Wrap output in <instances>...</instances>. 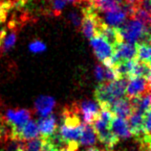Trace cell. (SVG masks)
I'll return each mask as SVG.
<instances>
[{
    "label": "cell",
    "instance_id": "6da1fadb",
    "mask_svg": "<svg viewBox=\"0 0 151 151\" xmlns=\"http://www.w3.org/2000/svg\"><path fill=\"white\" fill-rule=\"evenodd\" d=\"M128 79L121 78L112 82H101L95 90V99L101 108L108 107L117 99L125 96V88Z\"/></svg>",
    "mask_w": 151,
    "mask_h": 151
},
{
    "label": "cell",
    "instance_id": "7a4b0ae2",
    "mask_svg": "<svg viewBox=\"0 0 151 151\" xmlns=\"http://www.w3.org/2000/svg\"><path fill=\"white\" fill-rule=\"evenodd\" d=\"M122 39L125 42L135 44L139 42L150 43V30L148 27L135 18H127L118 27Z\"/></svg>",
    "mask_w": 151,
    "mask_h": 151
},
{
    "label": "cell",
    "instance_id": "3957f363",
    "mask_svg": "<svg viewBox=\"0 0 151 151\" xmlns=\"http://www.w3.org/2000/svg\"><path fill=\"white\" fill-rule=\"evenodd\" d=\"M92 126L95 130V133H96L99 141L103 145H105V147L111 149L119 144L120 140L112 132L111 125L108 124L107 122L103 121L101 118L98 117L97 120L92 123Z\"/></svg>",
    "mask_w": 151,
    "mask_h": 151
},
{
    "label": "cell",
    "instance_id": "277c9868",
    "mask_svg": "<svg viewBox=\"0 0 151 151\" xmlns=\"http://www.w3.org/2000/svg\"><path fill=\"white\" fill-rule=\"evenodd\" d=\"M33 111L27 109H9L3 116L4 120L11 127V136L31 120Z\"/></svg>",
    "mask_w": 151,
    "mask_h": 151
},
{
    "label": "cell",
    "instance_id": "5b68a950",
    "mask_svg": "<svg viewBox=\"0 0 151 151\" xmlns=\"http://www.w3.org/2000/svg\"><path fill=\"white\" fill-rule=\"evenodd\" d=\"M91 45L93 47L94 53L104 66L112 67L111 58L114 54V48L101 36L96 35L94 38L90 39Z\"/></svg>",
    "mask_w": 151,
    "mask_h": 151
},
{
    "label": "cell",
    "instance_id": "8992f818",
    "mask_svg": "<svg viewBox=\"0 0 151 151\" xmlns=\"http://www.w3.org/2000/svg\"><path fill=\"white\" fill-rule=\"evenodd\" d=\"M74 108L77 111L78 116L81 117L82 123H92L97 120L100 114L99 104L91 100H82L79 102H76L73 104Z\"/></svg>",
    "mask_w": 151,
    "mask_h": 151
},
{
    "label": "cell",
    "instance_id": "52a82bcc",
    "mask_svg": "<svg viewBox=\"0 0 151 151\" xmlns=\"http://www.w3.org/2000/svg\"><path fill=\"white\" fill-rule=\"evenodd\" d=\"M150 93V80L142 77H134L129 79L125 88V96L135 98Z\"/></svg>",
    "mask_w": 151,
    "mask_h": 151
},
{
    "label": "cell",
    "instance_id": "ba28073f",
    "mask_svg": "<svg viewBox=\"0 0 151 151\" xmlns=\"http://www.w3.org/2000/svg\"><path fill=\"white\" fill-rule=\"evenodd\" d=\"M96 35L101 36V38L104 39L114 49L119 44H121L122 42H124V39H122V37L118 27H112L105 24L101 20V18L98 23Z\"/></svg>",
    "mask_w": 151,
    "mask_h": 151
},
{
    "label": "cell",
    "instance_id": "9c48e42d",
    "mask_svg": "<svg viewBox=\"0 0 151 151\" xmlns=\"http://www.w3.org/2000/svg\"><path fill=\"white\" fill-rule=\"evenodd\" d=\"M108 110L118 117L127 120L130 115L133 113V108L131 105L130 99L126 96L117 99L108 107Z\"/></svg>",
    "mask_w": 151,
    "mask_h": 151
},
{
    "label": "cell",
    "instance_id": "30bf717a",
    "mask_svg": "<svg viewBox=\"0 0 151 151\" xmlns=\"http://www.w3.org/2000/svg\"><path fill=\"white\" fill-rule=\"evenodd\" d=\"M101 14L103 15V17H101L100 15L101 20L104 22L105 24L112 26V27H120L122 23L128 18L127 13L121 5L119 8H117V9H115L113 11L105 12V13H101Z\"/></svg>",
    "mask_w": 151,
    "mask_h": 151
},
{
    "label": "cell",
    "instance_id": "8fae6325",
    "mask_svg": "<svg viewBox=\"0 0 151 151\" xmlns=\"http://www.w3.org/2000/svg\"><path fill=\"white\" fill-rule=\"evenodd\" d=\"M37 123L39 134L42 138H47L53 135L58 128L57 117L53 114H50L45 117H40Z\"/></svg>",
    "mask_w": 151,
    "mask_h": 151
},
{
    "label": "cell",
    "instance_id": "7c38bea8",
    "mask_svg": "<svg viewBox=\"0 0 151 151\" xmlns=\"http://www.w3.org/2000/svg\"><path fill=\"white\" fill-rule=\"evenodd\" d=\"M17 22L12 21L9 24L8 31L1 32V45H0V52L5 53L9 51L12 47H14L17 38Z\"/></svg>",
    "mask_w": 151,
    "mask_h": 151
},
{
    "label": "cell",
    "instance_id": "4fadbf2b",
    "mask_svg": "<svg viewBox=\"0 0 151 151\" xmlns=\"http://www.w3.org/2000/svg\"><path fill=\"white\" fill-rule=\"evenodd\" d=\"M39 136V130L37 127V123L33 120H28L24 125L17 132H14L11 136V138L19 139L22 141H30Z\"/></svg>",
    "mask_w": 151,
    "mask_h": 151
},
{
    "label": "cell",
    "instance_id": "5bb4252c",
    "mask_svg": "<svg viewBox=\"0 0 151 151\" xmlns=\"http://www.w3.org/2000/svg\"><path fill=\"white\" fill-rule=\"evenodd\" d=\"M55 106V101L52 96H40L35 102V112L40 117H45L52 114Z\"/></svg>",
    "mask_w": 151,
    "mask_h": 151
},
{
    "label": "cell",
    "instance_id": "9a60e30c",
    "mask_svg": "<svg viewBox=\"0 0 151 151\" xmlns=\"http://www.w3.org/2000/svg\"><path fill=\"white\" fill-rule=\"evenodd\" d=\"M111 130L119 140H127L131 137L127 121L124 118L115 117L111 122Z\"/></svg>",
    "mask_w": 151,
    "mask_h": 151
},
{
    "label": "cell",
    "instance_id": "2e32d148",
    "mask_svg": "<svg viewBox=\"0 0 151 151\" xmlns=\"http://www.w3.org/2000/svg\"><path fill=\"white\" fill-rule=\"evenodd\" d=\"M97 142V135L95 133L92 124L89 123H83V129L79 138V145H94Z\"/></svg>",
    "mask_w": 151,
    "mask_h": 151
},
{
    "label": "cell",
    "instance_id": "e0dca14e",
    "mask_svg": "<svg viewBox=\"0 0 151 151\" xmlns=\"http://www.w3.org/2000/svg\"><path fill=\"white\" fill-rule=\"evenodd\" d=\"M136 46V61L145 63L150 65L151 60V48L148 42H139L135 43Z\"/></svg>",
    "mask_w": 151,
    "mask_h": 151
},
{
    "label": "cell",
    "instance_id": "ac0fdd59",
    "mask_svg": "<svg viewBox=\"0 0 151 151\" xmlns=\"http://www.w3.org/2000/svg\"><path fill=\"white\" fill-rule=\"evenodd\" d=\"M25 145V141L19 139L10 138L0 145V151H23Z\"/></svg>",
    "mask_w": 151,
    "mask_h": 151
},
{
    "label": "cell",
    "instance_id": "d6986e66",
    "mask_svg": "<svg viewBox=\"0 0 151 151\" xmlns=\"http://www.w3.org/2000/svg\"><path fill=\"white\" fill-rule=\"evenodd\" d=\"M150 74H151V69H150L149 63L136 61L134 66L133 73H132V78L142 77V78L147 79V80H150Z\"/></svg>",
    "mask_w": 151,
    "mask_h": 151
},
{
    "label": "cell",
    "instance_id": "ffe728a7",
    "mask_svg": "<svg viewBox=\"0 0 151 151\" xmlns=\"http://www.w3.org/2000/svg\"><path fill=\"white\" fill-rule=\"evenodd\" d=\"M41 144H42L41 137H37L35 139H32L27 144H25L23 151H40Z\"/></svg>",
    "mask_w": 151,
    "mask_h": 151
},
{
    "label": "cell",
    "instance_id": "44dd1931",
    "mask_svg": "<svg viewBox=\"0 0 151 151\" xmlns=\"http://www.w3.org/2000/svg\"><path fill=\"white\" fill-rule=\"evenodd\" d=\"M69 20L75 26L76 29H78L81 27L82 20V13L79 14L77 11H73L69 14Z\"/></svg>",
    "mask_w": 151,
    "mask_h": 151
},
{
    "label": "cell",
    "instance_id": "7402d4cb",
    "mask_svg": "<svg viewBox=\"0 0 151 151\" xmlns=\"http://www.w3.org/2000/svg\"><path fill=\"white\" fill-rule=\"evenodd\" d=\"M29 48L32 52L34 53H39V52H43L46 49V45L43 43L42 42L38 41V39H35V41L32 42L29 45Z\"/></svg>",
    "mask_w": 151,
    "mask_h": 151
},
{
    "label": "cell",
    "instance_id": "603a6c76",
    "mask_svg": "<svg viewBox=\"0 0 151 151\" xmlns=\"http://www.w3.org/2000/svg\"><path fill=\"white\" fill-rule=\"evenodd\" d=\"M10 9H12V7L9 4L4 2L3 0H0V19H1L2 21L6 20L7 14H8V12L10 11Z\"/></svg>",
    "mask_w": 151,
    "mask_h": 151
},
{
    "label": "cell",
    "instance_id": "cb8c5ba5",
    "mask_svg": "<svg viewBox=\"0 0 151 151\" xmlns=\"http://www.w3.org/2000/svg\"><path fill=\"white\" fill-rule=\"evenodd\" d=\"M40 151H58V150L55 148V146L47 139L42 138V144H41Z\"/></svg>",
    "mask_w": 151,
    "mask_h": 151
},
{
    "label": "cell",
    "instance_id": "d4e9b609",
    "mask_svg": "<svg viewBox=\"0 0 151 151\" xmlns=\"http://www.w3.org/2000/svg\"><path fill=\"white\" fill-rule=\"evenodd\" d=\"M96 77L100 82L104 81V66L100 65L96 66Z\"/></svg>",
    "mask_w": 151,
    "mask_h": 151
},
{
    "label": "cell",
    "instance_id": "484cf974",
    "mask_svg": "<svg viewBox=\"0 0 151 151\" xmlns=\"http://www.w3.org/2000/svg\"><path fill=\"white\" fill-rule=\"evenodd\" d=\"M85 151H109V150H105V149H100L97 147H90L88 149H86Z\"/></svg>",
    "mask_w": 151,
    "mask_h": 151
},
{
    "label": "cell",
    "instance_id": "4316f807",
    "mask_svg": "<svg viewBox=\"0 0 151 151\" xmlns=\"http://www.w3.org/2000/svg\"><path fill=\"white\" fill-rule=\"evenodd\" d=\"M115 2L116 3H118L119 5H121V4H122V3H124L125 1H127V0H114Z\"/></svg>",
    "mask_w": 151,
    "mask_h": 151
},
{
    "label": "cell",
    "instance_id": "83f0119b",
    "mask_svg": "<svg viewBox=\"0 0 151 151\" xmlns=\"http://www.w3.org/2000/svg\"><path fill=\"white\" fill-rule=\"evenodd\" d=\"M0 45H1V32H0Z\"/></svg>",
    "mask_w": 151,
    "mask_h": 151
},
{
    "label": "cell",
    "instance_id": "f1b7e54d",
    "mask_svg": "<svg viewBox=\"0 0 151 151\" xmlns=\"http://www.w3.org/2000/svg\"><path fill=\"white\" fill-rule=\"evenodd\" d=\"M109 151H111V150H109Z\"/></svg>",
    "mask_w": 151,
    "mask_h": 151
}]
</instances>
